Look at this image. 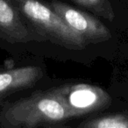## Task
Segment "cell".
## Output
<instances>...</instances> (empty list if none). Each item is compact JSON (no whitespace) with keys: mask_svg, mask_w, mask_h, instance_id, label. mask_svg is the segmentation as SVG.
Returning a JSON list of instances; mask_svg holds the SVG:
<instances>
[{"mask_svg":"<svg viewBox=\"0 0 128 128\" xmlns=\"http://www.w3.org/2000/svg\"><path fill=\"white\" fill-rule=\"evenodd\" d=\"M70 118L68 110L52 89L6 103L0 112V124L7 128L60 126Z\"/></svg>","mask_w":128,"mask_h":128,"instance_id":"cell-1","label":"cell"},{"mask_svg":"<svg viewBox=\"0 0 128 128\" xmlns=\"http://www.w3.org/2000/svg\"><path fill=\"white\" fill-rule=\"evenodd\" d=\"M72 118L96 112L110 106L112 98L102 88L89 84H67L51 88Z\"/></svg>","mask_w":128,"mask_h":128,"instance_id":"cell-3","label":"cell"},{"mask_svg":"<svg viewBox=\"0 0 128 128\" xmlns=\"http://www.w3.org/2000/svg\"><path fill=\"white\" fill-rule=\"evenodd\" d=\"M76 4L82 7L90 10L96 15L107 20L112 21L115 18L109 0H73Z\"/></svg>","mask_w":128,"mask_h":128,"instance_id":"cell-8","label":"cell"},{"mask_svg":"<svg viewBox=\"0 0 128 128\" xmlns=\"http://www.w3.org/2000/svg\"><path fill=\"white\" fill-rule=\"evenodd\" d=\"M42 40L9 0H0V48Z\"/></svg>","mask_w":128,"mask_h":128,"instance_id":"cell-5","label":"cell"},{"mask_svg":"<svg viewBox=\"0 0 128 128\" xmlns=\"http://www.w3.org/2000/svg\"><path fill=\"white\" fill-rule=\"evenodd\" d=\"M48 4L67 26L80 35L88 45L103 42L112 37L110 30L92 15L62 1L54 0Z\"/></svg>","mask_w":128,"mask_h":128,"instance_id":"cell-4","label":"cell"},{"mask_svg":"<svg viewBox=\"0 0 128 128\" xmlns=\"http://www.w3.org/2000/svg\"><path fill=\"white\" fill-rule=\"evenodd\" d=\"M82 128H128V112H116L91 118L78 124Z\"/></svg>","mask_w":128,"mask_h":128,"instance_id":"cell-7","label":"cell"},{"mask_svg":"<svg viewBox=\"0 0 128 128\" xmlns=\"http://www.w3.org/2000/svg\"><path fill=\"white\" fill-rule=\"evenodd\" d=\"M26 23L44 40L70 50H82L88 46L80 35L74 32L48 3L42 0H9Z\"/></svg>","mask_w":128,"mask_h":128,"instance_id":"cell-2","label":"cell"},{"mask_svg":"<svg viewBox=\"0 0 128 128\" xmlns=\"http://www.w3.org/2000/svg\"><path fill=\"white\" fill-rule=\"evenodd\" d=\"M39 66L27 65L0 70V102L11 95L34 87L43 77Z\"/></svg>","mask_w":128,"mask_h":128,"instance_id":"cell-6","label":"cell"}]
</instances>
